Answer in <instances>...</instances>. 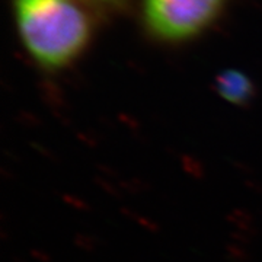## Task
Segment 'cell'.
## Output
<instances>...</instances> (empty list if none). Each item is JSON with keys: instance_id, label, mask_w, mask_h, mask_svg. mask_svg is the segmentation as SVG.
<instances>
[{"instance_id": "6da1fadb", "label": "cell", "mask_w": 262, "mask_h": 262, "mask_svg": "<svg viewBox=\"0 0 262 262\" xmlns=\"http://www.w3.org/2000/svg\"><path fill=\"white\" fill-rule=\"evenodd\" d=\"M19 37L46 72H61L88 48L92 20L77 0H13Z\"/></svg>"}, {"instance_id": "7a4b0ae2", "label": "cell", "mask_w": 262, "mask_h": 262, "mask_svg": "<svg viewBox=\"0 0 262 262\" xmlns=\"http://www.w3.org/2000/svg\"><path fill=\"white\" fill-rule=\"evenodd\" d=\"M226 0H143V19L163 42H185L201 35L220 16Z\"/></svg>"}, {"instance_id": "3957f363", "label": "cell", "mask_w": 262, "mask_h": 262, "mask_svg": "<svg viewBox=\"0 0 262 262\" xmlns=\"http://www.w3.org/2000/svg\"><path fill=\"white\" fill-rule=\"evenodd\" d=\"M217 91L226 101L244 105L252 98L253 86L245 75L236 70H229L217 77Z\"/></svg>"}, {"instance_id": "277c9868", "label": "cell", "mask_w": 262, "mask_h": 262, "mask_svg": "<svg viewBox=\"0 0 262 262\" xmlns=\"http://www.w3.org/2000/svg\"><path fill=\"white\" fill-rule=\"evenodd\" d=\"M96 2H101V3H110V5H114V3H120L122 0H96Z\"/></svg>"}]
</instances>
